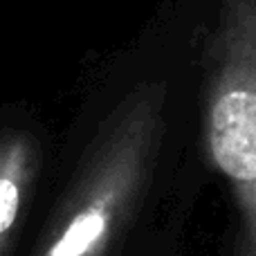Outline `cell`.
<instances>
[{"label":"cell","mask_w":256,"mask_h":256,"mask_svg":"<svg viewBox=\"0 0 256 256\" xmlns=\"http://www.w3.org/2000/svg\"><path fill=\"white\" fill-rule=\"evenodd\" d=\"M18 209V186L7 178H0V234L9 230Z\"/></svg>","instance_id":"cell-3"},{"label":"cell","mask_w":256,"mask_h":256,"mask_svg":"<svg viewBox=\"0 0 256 256\" xmlns=\"http://www.w3.org/2000/svg\"><path fill=\"white\" fill-rule=\"evenodd\" d=\"M218 52L225 88L212 108V150L234 180H256V74L236 30L218 16Z\"/></svg>","instance_id":"cell-1"},{"label":"cell","mask_w":256,"mask_h":256,"mask_svg":"<svg viewBox=\"0 0 256 256\" xmlns=\"http://www.w3.org/2000/svg\"><path fill=\"white\" fill-rule=\"evenodd\" d=\"M104 232V216L97 209L79 214L74 218L58 245L52 250V256H81L90 245L97 240V236Z\"/></svg>","instance_id":"cell-2"}]
</instances>
